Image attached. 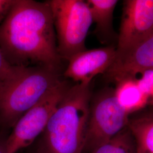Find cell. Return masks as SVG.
<instances>
[{
  "mask_svg": "<svg viewBox=\"0 0 153 153\" xmlns=\"http://www.w3.org/2000/svg\"><path fill=\"white\" fill-rule=\"evenodd\" d=\"M0 49L12 65L34 64L60 72L62 60L47 1H14L0 25Z\"/></svg>",
  "mask_w": 153,
  "mask_h": 153,
  "instance_id": "obj_1",
  "label": "cell"
},
{
  "mask_svg": "<svg viewBox=\"0 0 153 153\" xmlns=\"http://www.w3.org/2000/svg\"><path fill=\"white\" fill-rule=\"evenodd\" d=\"M91 85L76 83L67 90L34 153H83L93 94Z\"/></svg>",
  "mask_w": 153,
  "mask_h": 153,
  "instance_id": "obj_2",
  "label": "cell"
},
{
  "mask_svg": "<svg viewBox=\"0 0 153 153\" xmlns=\"http://www.w3.org/2000/svg\"><path fill=\"white\" fill-rule=\"evenodd\" d=\"M61 80L60 72L48 67H24L0 91V123L13 127L22 115Z\"/></svg>",
  "mask_w": 153,
  "mask_h": 153,
  "instance_id": "obj_3",
  "label": "cell"
},
{
  "mask_svg": "<svg viewBox=\"0 0 153 153\" xmlns=\"http://www.w3.org/2000/svg\"><path fill=\"white\" fill-rule=\"evenodd\" d=\"M49 4L55 27L57 48L62 60L67 61L87 49L86 39L93 23L86 1L50 0Z\"/></svg>",
  "mask_w": 153,
  "mask_h": 153,
  "instance_id": "obj_4",
  "label": "cell"
},
{
  "mask_svg": "<svg viewBox=\"0 0 153 153\" xmlns=\"http://www.w3.org/2000/svg\"><path fill=\"white\" fill-rule=\"evenodd\" d=\"M130 115L119 103L115 89L105 87L93 94L83 153H91L128 124Z\"/></svg>",
  "mask_w": 153,
  "mask_h": 153,
  "instance_id": "obj_5",
  "label": "cell"
},
{
  "mask_svg": "<svg viewBox=\"0 0 153 153\" xmlns=\"http://www.w3.org/2000/svg\"><path fill=\"white\" fill-rule=\"evenodd\" d=\"M71 86L61 80L16 121L5 142L6 153H16L30 145L42 134L57 105Z\"/></svg>",
  "mask_w": 153,
  "mask_h": 153,
  "instance_id": "obj_6",
  "label": "cell"
},
{
  "mask_svg": "<svg viewBox=\"0 0 153 153\" xmlns=\"http://www.w3.org/2000/svg\"><path fill=\"white\" fill-rule=\"evenodd\" d=\"M153 34V0H125L117 53L131 49Z\"/></svg>",
  "mask_w": 153,
  "mask_h": 153,
  "instance_id": "obj_7",
  "label": "cell"
},
{
  "mask_svg": "<svg viewBox=\"0 0 153 153\" xmlns=\"http://www.w3.org/2000/svg\"><path fill=\"white\" fill-rule=\"evenodd\" d=\"M117 56L116 45L86 49L68 61L64 76L76 83H91L93 79L107 71Z\"/></svg>",
  "mask_w": 153,
  "mask_h": 153,
  "instance_id": "obj_8",
  "label": "cell"
},
{
  "mask_svg": "<svg viewBox=\"0 0 153 153\" xmlns=\"http://www.w3.org/2000/svg\"><path fill=\"white\" fill-rule=\"evenodd\" d=\"M153 69V34L125 52L117 53L115 61L103 75L107 82L115 83Z\"/></svg>",
  "mask_w": 153,
  "mask_h": 153,
  "instance_id": "obj_9",
  "label": "cell"
},
{
  "mask_svg": "<svg viewBox=\"0 0 153 153\" xmlns=\"http://www.w3.org/2000/svg\"><path fill=\"white\" fill-rule=\"evenodd\" d=\"M93 23L95 24L94 35L102 44L115 45L118 34L115 32L114 13L117 0H87Z\"/></svg>",
  "mask_w": 153,
  "mask_h": 153,
  "instance_id": "obj_10",
  "label": "cell"
},
{
  "mask_svg": "<svg viewBox=\"0 0 153 153\" xmlns=\"http://www.w3.org/2000/svg\"><path fill=\"white\" fill-rule=\"evenodd\" d=\"M115 83L118 102L130 116L148 107L147 100L137 77H126Z\"/></svg>",
  "mask_w": 153,
  "mask_h": 153,
  "instance_id": "obj_11",
  "label": "cell"
},
{
  "mask_svg": "<svg viewBox=\"0 0 153 153\" xmlns=\"http://www.w3.org/2000/svg\"><path fill=\"white\" fill-rule=\"evenodd\" d=\"M128 126L134 138L137 153H153V117L129 116Z\"/></svg>",
  "mask_w": 153,
  "mask_h": 153,
  "instance_id": "obj_12",
  "label": "cell"
},
{
  "mask_svg": "<svg viewBox=\"0 0 153 153\" xmlns=\"http://www.w3.org/2000/svg\"><path fill=\"white\" fill-rule=\"evenodd\" d=\"M91 153H137L134 138L128 126Z\"/></svg>",
  "mask_w": 153,
  "mask_h": 153,
  "instance_id": "obj_13",
  "label": "cell"
},
{
  "mask_svg": "<svg viewBox=\"0 0 153 153\" xmlns=\"http://www.w3.org/2000/svg\"><path fill=\"white\" fill-rule=\"evenodd\" d=\"M24 67L12 65L0 49V91L20 73Z\"/></svg>",
  "mask_w": 153,
  "mask_h": 153,
  "instance_id": "obj_14",
  "label": "cell"
},
{
  "mask_svg": "<svg viewBox=\"0 0 153 153\" xmlns=\"http://www.w3.org/2000/svg\"><path fill=\"white\" fill-rule=\"evenodd\" d=\"M137 79L147 100L148 107L153 105V69L142 72Z\"/></svg>",
  "mask_w": 153,
  "mask_h": 153,
  "instance_id": "obj_15",
  "label": "cell"
},
{
  "mask_svg": "<svg viewBox=\"0 0 153 153\" xmlns=\"http://www.w3.org/2000/svg\"><path fill=\"white\" fill-rule=\"evenodd\" d=\"M15 0H0V25L5 18Z\"/></svg>",
  "mask_w": 153,
  "mask_h": 153,
  "instance_id": "obj_16",
  "label": "cell"
},
{
  "mask_svg": "<svg viewBox=\"0 0 153 153\" xmlns=\"http://www.w3.org/2000/svg\"><path fill=\"white\" fill-rule=\"evenodd\" d=\"M130 116L136 117H153V105L146 107Z\"/></svg>",
  "mask_w": 153,
  "mask_h": 153,
  "instance_id": "obj_17",
  "label": "cell"
},
{
  "mask_svg": "<svg viewBox=\"0 0 153 153\" xmlns=\"http://www.w3.org/2000/svg\"><path fill=\"white\" fill-rule=\"evenodd\" d=\"M0 153H6L5 142L0 141Z\"/></svg>",
  "mask_w": 153,
  "mask_h": 153,
  "instance_id": "obj_18",
  "label": "cell"
}]
</instances>
